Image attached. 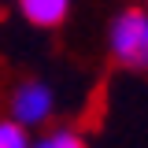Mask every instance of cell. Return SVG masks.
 Wrapping results in <instances>:
<instances>
[{"mask_svg": "<svg viewBox=\"0 0 148 148\" xmlns=\"http://www.w3.org/2000/svg\"><path fill=\"white\" fill-rule=\"evenodd\" d=\"M108 48L111 59L130 71H148V8L133 4L119 11L108 30Z\"/></svg>", "mask_w": 148, "mask_h": 148, "instance_id": "obj_1", "label": "cell"}, {"mask_svg": "<svg viewBox=\"0 0 148 148\" xmlns=\"http://www.w3.org/2000/svg\"><path fill=\"white\" fill-rule=\"evenodd\" d=\"M56 108V92L45 85V82H22L15 92H11V119L22 122V126H41Z\"/></svg>", "mask_w": 148, "mask_h": 148, "instance_id": "obj_2", "label": "cell"}, {"mask_svg": "<svg viewBox=\"0 0 148 148\" xmlns=\"http://www.w3.org/2000/svg\"><path fill=\"white\" fill-rule=\"evenodd\" d=\"M18 11L37 30H56L71 15V0H18Z\"/></svg>", "mask_w": 148, "mask_h": 148, "instance_id": "obj_3", "label": "cell"}, {"mask_svg": "<svg viewBox=\"0 0 148 148\" xmlns=\"http://www.w3.org/2000/svg\"><path fill=\"white\" fill-rule=\"evenodd\" d=\"M34 148H89V145H85V137H82L78 130L59 126V130H52V133H45L41 141H34Z\"/></svg>", "mask_w": 148, "mask_h": 148, "instance_id": "obj_4", "label": "cell"}, {"mask_svg": "<svg viewBox=\"0 0 148 148\" xmlns=\"http://www.w3.org/2000/svg\"><path fill=\"white\" fill-rule=\"evenodd\" d=\"M0 148H34V141H30V133H26L22 122L4 119L0 122Z\"/></svg>", "mask_w": 148, "mask_h": 148, "instance_id": "obj_5", "label": "cell"}, {"mask_svg": "<svg viewBox=\"0 0 148 148\" xmlns=\"http://www.w3.org/2000/svg\"><path fill=\"white\" fill-rule=\"evenodd\" d=\"M137 4H141V8H148V0H137Z\"/></svg>", "mask_w": 148, "mask_h": 148, "instance_id": "obj_6", "label": "cell"}]
</instances>
